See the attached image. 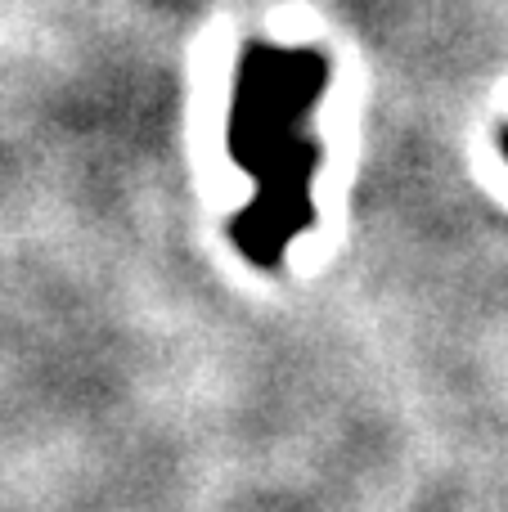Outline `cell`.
Here are the masks:
<instances>
[{
    "label": "cell",
    "mask_w": 508,
    "mask_h": 512,
    "mask_svg": "<svg viewBox=\"0 0 508 512\" xmlns=\"http://www.w3.org/2000/svg\"><path fill=\"white\" fill-rule=\"evenodd\" d=\"M320 90L324 63L311 50L252 45L243 54L230 104V153L261 180V198L239 225V243L252 261H279L288 239L311 225L315 144L306 122Z\"/></svg>",
    "instance_id": "obj_1"
},
{
    "label": "cell",
    "mask_w": 508,
    "mask_h": 512,
    "mask_svg": "<svg viewBox=\"0 0 508 512\" xmlns=\"http://www.w3.org/2000/svg\"><path fill=\"white\" fill-rule=\"evenodd\" d=\"M504 153H508V135H504Z\"/></svg>",
    "instance_id": "obj_2"
}]
</instances>
